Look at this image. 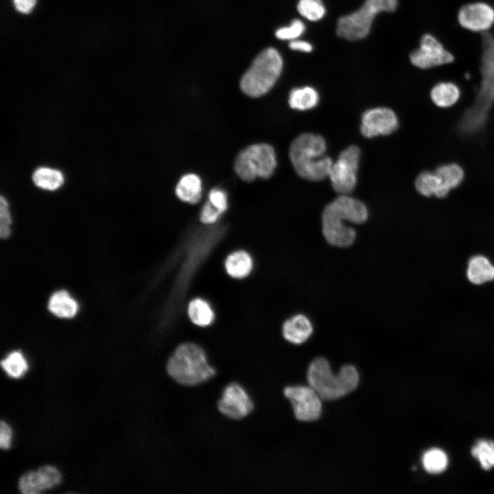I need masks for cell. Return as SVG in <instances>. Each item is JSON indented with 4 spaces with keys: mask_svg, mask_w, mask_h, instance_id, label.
Wrapping results in <instances>:
<instances>
[{
    "mask_svg": "<svg viewBox=\"0 0 494 494\" xmlns=\"http://www.w3.org/2000/svg\"><path fill=\"white\" fill-rule=\"evenodd\" d=\"M11 217L8 204L5 199L0 198V236L3 239L8 238L10 235Z\"/></svg>",
    "mask_w": 494,
    "mask_h": 494,
    "instance_id": "1f68e13d",
    "label": "cell"
},
{
    "mask_svg": "<svg viewBox=\"0 0 494 494\" xmlns=\"http://www.w3.org/2000/svg\"><path fill=\"white\" fill-rule=\"evenodd\" d=\"M411 63L420 69H427L445 65L454 60V55L432 34H424L419 47L410 55Z\"/></svg>",
    "mask_w": 494,
    "mask_h": 494,
    "instance_id": "30bf717a",
    "label": "cell"
},
{
    "mask_svg": "<svg viewBox=\"0 0 494 494\" xmlns=\"http://www.w3.org/2000/svg\"><path fill=\"white\" fill-rule=\"evenodd\" d=\"M434 172L440 178L443 185L449 191L457 187L464 178L463 169L456 163L440 165Z\"/></svg>",
    "mask_w": 494,
    "mask_h": 494,
    "instance_id": "4316f807",
    "label": "cell"
},
{
    "mask_svg": "<svg viewBox=\"0 0 494 494\" xmlns=\"http://www.w3.org/2000/svg\"><path fill=\"white\" fill-rule=\"evenodd\" d=\"M276 166V154L272 147L259 143L247 147L238 154L234 169L242 180L250 182L256 178H270Z\"/></svg>",
    "mask_w": 494,
    "mask_h": 494,
    "instance_id": "ba28073f",
    "label": "cell"
},
{
    "mask_svg": "<svg viewBox=\"0 0 494 494\" xmlns=\"http://www.w3.org/2000/svg\"><path fill=\"white\" fill-rule=\"evenodd\" d=\"M415 187L419 193L427 197L434 195L445 198L450 191L443 185L438 176L430 172H423L417 176Z\"/></svg>",
    "mask_w": 494,
    "mask_h": 494,
    "instance_id": "d6986e66",
    "label": "cell"
},
{
    "mask_svg": "<svg viewBox=\"0 0 494 494\" xmlns=\"http://www.w3.org/2000/svg\"><path fill=\"white\" fill-rule=\"evenodd\" d=\"M167 370L178 383L191 386L209 380L215 373L203 349L192 342L183 343L176 349L167 362Z\"/></svg>",
    "mask_w": 494,
    "mask_h": 494,
    "instance_id": "5b68a950",
    "label": "cell"
},
{
    "mask_svg": "<svg viewBox=\"0 0 494 494\" xmlns=\"http://www.w3.org/2000/svg\"><path fill=\"white\" fill-rule=\"evenodd\" d=\"M187 314L191 322L198 327H207L214 320V312L209 304L204 299L196 298L187 307Z\"/></svg>",
    "mask_w": 494,
    "mask_h": 494,
    "instance_id": "cb8c5ba5",
    "label": "cell"
},
{
    "mask_svg": "<svg viewBox=\"0 0 494 494\" xmlns=\"http://www.w3.org/2000/svg\"><path fill=\"white\" fill-rule=\"evenodd\" d=\"M360 150L356 145L344 149L331 167L329 177L333 189L341 194H349L357 184Z\"/></svg>",
    "mask_w": 494,
    "mask_h": 494,
    "instance_id": "9c48e42d",
    "label": "cell"
},
{
    "mask_svg": "<svg viewBox=\"0 0 494 494\" xmlns=\"http://www.w3.org/2000/svg\"><path fill=\"white\" fill-rule=\"evenodd\" d=\"M398 125L397 117L392 110L385 107L375 108L362 115L360 131L367 138L388 135L396 130Z\"/></svg>",
    "mask_w": 494,
    "mask_h": 494,
    "instance_id": "5bb4252c",
    "label": "cell"
},
{
    "mask_svg": "<svg viewBox=\"0 0 494 494\" xmlns=\"http://www.w3.org/2000/svg\"><path fill=\"white\" fill-rule=\"evenodd\" d=\"M325 139L313 133H303L292 143L289 155L298 176L311 181L329 177L333 160L325 155Z\"/></svg>",
    "mask_w": 494,
    "mask_h": 494,
    "instance_id": "3957f363",
    "label": "cell"
},
{
    "mask_svg": "<svg viewBox=\"0 0 494 494\" xmlns=\"http://www.w3.org/2000/svg\"><path fill=\"white\" fill-rule=\"evenodd\" d=\"M398 0H365L355 12L342 16L337 23L338 36L349 40L365 38L370 32L375 16L381 12H393Z\"/></svg>",
    "mask_w": 494,
    "mask_h": 494,
    "instance_id": "52a82bcc",
    "label": "cell"
},
{
    "mask_svg": "<svg viewBox=\"0 0 494 494\" xmlns=\"http://www.w3.org/2000/svg\"><path fill=\"white\" fill-rule=\"evenodd\" d=\"M282 68L283 60L276 49L263 50L243 75L240 82L242 91L252 97L266 94L277 82Z\"/></svg>",
    "mask_w": 494,
    "mask_h": 494,
    "instance_id": "8992f818",
    "label": "cell"
},
{
    "mask_svg": "<svg viewBox=\"0 0 494 494\" xmlns=\"http://www.w3.org/2000/svg\"><path fill=\"white\" fill-rule=\"evenodd\" d=\"M209 201L222 214L227 209V196L224 191L221 189L214 188L209 192Z\"/></svg>",
    "mask_w": 494,
    "mask_h": 494,
    "instance_id": "d6a6232c",
    "label": "cell"
},
{
    "mask_svg": "<svg viewBox=\"0 0 494 494\" xmlns=\"http://www.w3.org/2000/svg\"><path fill=\"white\" fill-rule=\"evenodd\" d=\"M12 431L8 424L3 421L0 423V446L3 449L11 445Z\"/></svg>",
    "mask_w": 494,
    "mask_h": 494,
    "instance_id": "e575fe53",
    "label": "cell"
},
{
    "mask_svg": "<svg viewBox=\"0 0 494 494\" xmlns=\"http://www.w3.org/2000/svg\"><path fill=\"white\" fill-rule=\"evenodd\" d=\"M253 406V402L246 390L237 383L228 384L218 401L220 412L233 419L244 418L252 412Z\"/></svg>",
    "mask_w": 494,
    "mask_h": 494,
    "instance_id": "4fadbf2b",
    "label": "cell"
},
{
    "mask_svg": "<svg viewBox=\"0 0 494 494\" xmlns=\"http://www.w3.org/2000/svg\"><path fill=\"white\" fill-rule=\"evenodd\" d=\"M305 30V25L299 19H294L289 26L283 27L276 31V36L281 40H294L300 37Z\"/></svg>",
    "mask_w": 494,
    "mask_h": 494,
    "instance_id": "4dcf8cb0",
    "label": "cell"
},
{
    "mask_svg": "<svg viewBox=\"0 0 494 494\" xmlns=\"http://www.w3.org/2000/svg\"><path fill=\"white\" fill-rule=\"evenodd\" d=\"M252 266L251 256L244 250L233 252L226 257L224 262L226 273L234 279L247 277L250 273Z\"/></svg>",
    "mask_w": 494,
    "mask_h": 494,
    "instance_id": "e0dca14e",
    "label": "cell"
},
{
    "mask_svg": "<svg viewBox=\"0 0 494 494\" xmlns=\"http://www.w3.org/2000/svg\"><path fill=\"white\" fill-rule=\"evenodd\" d=\"M49 310L60 318H72L78 310L77 302L64 290L54 292L50 297Z\"/></svg>",
    "mask_w": 494,
    "mask_h": 494,
    "instance_id": "44dd1931",
    "label": "cell"
},
{
    "mask_svg": "<svg viewBox=\"0 0 494 494\" xmlns=\"http://www.w3.org/2000/svg\"><path fill=\"white\" fill-rule=\"evenodd\" d=\"M60 482L59 471L54 467L46 465L22 475L19 482V489L24 494H37L56 486Z\"/></svg>",
    "mask_w": 494,
    "mask_h": 494,
    "instance_id": "9a60e30c",
    "label": "cell"
},
{
    "mask_svg": "<svg viewBox=\"0 0 494 494\" xmlns=\"http://www.w3.org/2000/svg\"><path fill=\"white\" fill-rule=\"evenodd\" d=\"M202 182L193 174L184 175L176 187V195L182 201L190 204L198 202L202 196Z\"/></svg>",
    "mask_w": 494,
    "mask_h": 494,
    "instance_id": "ac0fdd59",
    "label": "cell"
},
{
    "mask_svg": "<svg viewBox=\"0 0 494 494\" xmlns=\"http://www.w3.org/2000/svg\"><path fill=\"white\" fill-rule=\"evenodd\" d=\"M457 19L463 28L483 34L494 24V8L482 1L469 3L459 9Z\"/></svg>",
    "mask_w": 494,
    "mask_h": 494,
    "instance_id": "7c38bea8",
    "label": "cell"
},
{
    "mask_svg": "<svg viewBox=\"0 0 494 494\" xmlns=\"http://www.w3.org/2000/svg\"><path fill=\"white\" fill-rule=\"evenodd\" d=\"M36 1L37 0H12L16 10L22 14L31 12Z\"/></svg>",
    "mask_w": 494,
    "mask_h": 494,
    "instance_id": "d590c367",
    "label": "cell"
},
{
    "mask_svg": "<svg viewBox=\"0 0 494 494\" xmlns=\"http://www.w3.org/2000/svg\"><path fill=\"white\" fill-rule=\"evenodd\" d=\"M297 9L302 16L311 21H319L326 12L321 0H299Z\"/></svg>",
    "mask_w": 494,
    "mask_h": 494,
    "instance_id": "f546056e",
    "label": "cell"
},
{
    "mask_svg": "<svg viewBox=\"0 0 494 494\" xmlns=\"http://www.w3.org/2000/svg\"><path fill=\"white\" fill-rule=\"evenodd\" d=\"M222 213L213 204L208 201L206 202L201 211L200 220L205 224L215 223Z\"/></svg>",
    "mask_w": 494,
    "mask_h": 494,
    "instance_id": "836d02e7",
    "label": "cell"
},
{
    "mask_svg": "<svg viewBox=\"0 0 494 494\" xmlns=\"http://www.w3.org/2000/svg\"><path fill=\"white\" fill-rule=\"evenodd\" d=\"M460 96L459 87L451 82H439L432 89L430 92L433 102L442 108L453 106L459 99Z\"/></svg>",
    "mask_w": 494,
    "mask_h": 494,
    "instance_id": "7402d4cb",
    "label": "cell"
},
{
    "mask_svg": "<svg viewBox=\"0 0 494 494\" xmlns=\"http://www.w3.org/2000/svg\"><path fill=\"white\" fill-rule=\"evenodd\" d=\"M319 102L317 91L310 86L292 89L289 95L290 106L296 110H306L314 108Z\"/></svg>",
    "mask_w": 494,
    "mask_h": 494,
    "instance_id": "603a6c76",
    "label": "cell"
},
{
    "mask_svg": "<svg viewBox=\"0 0 494 494\" xmlns=\"http://www.w3.org/2000/svg\"><path fill=\"white\" fill-rule=\"evenodd\" d=\"M368 216V209L362 202L348 194H341L323 209L322 232L325 240L336 247L351 246L355 240L356 232L343 221L362 224Z\"/></svg>",
    "mask_w": 494,
    "mask_h": 494,
    "instance_id": "6da1fadb",
    "label": "cell"
},
{
    "mask_svg": "<svg viewBox=\"0 0 494 494\" xmlns=\"http://www.w3.org/2000/svg\"><path fill=\"white\" fill-rule=\"evenodd\" d=\"M481 83L473 105L463 115L459 124L461 132L471 134L482 128L494 103V36L482 34L480 58Z\"/></svg>",
    "mask_w": 494,
    "mask_h": 494,
    "instance_id": "7a4b0ae2",
    "label": "cell"
},
{
    "mask_svg": "<svg viewBox=\"0 0 494 494\" xmlns=\"http://www.w3.org/2000/svg\"><path fill=\"white\" fill-rule=\"evenodd\" d=\"M467 277L473 284L480 285L494 279V266L485 257H472L468 263Z\"/></svg>",
    "mask_w": 494,
    "mask_h": 494,
    "instance_id": "ffe728a7",
    "label": "cell"
},
{
    "mask_svg": "<svg viewBox=\"0 0 494 494\" xmlns=\"http://www.w3.org/2000/svg\"><path fill=\"white\" fill-rule=\"evenodd\" d=\"M1 364L8 375L14 378L21 377L28 369L27 362L19 351L10 353Z\"/></svg>",
    "mask_w": 494,
    "mask_h": 494,
    "instance_id": "f1b7e54d",
    "label": "cell"
},
{
    "mask_svg": "<svg viewBox=\"0 0 494 494\" xmlns=\"http://www.w3.org/2000/svg\"><path fill=\"white\" fill-rule=\"evenodd\" d=\"M313 326L310 320L304 314H296L285 321L282 327V333L288 342L301 344L311 336Z\"/></svg>",
    "mask_w": 494,
    "mask_h": 494,
    "instance_id": "2e32d148",
    "label": "cell"
},
{
    "mask_svg": "<svg viewBox=\"0 0 494 494\" xmlns=\"http://www.w3.org/2000/svg\"><path fill=\"white\" fill-rule=\"evenodd\" d=\"M472 456L476 458L482 468L486 471L494 467V442L482 439L477 441L471 449Z\"/></svg>",
    "mask_w": 494,
    "mask_h": 494,
    "instance_id": "83f0119b",
    "label": "cell"
},
{
    "mask_svg": "<svg viewBox=\"0 0 494 494\" xmlns=\"http://www.w3.org/2000/svg\"><path fill=\"white\" fill-rule=\"evenodd\" d=\"M422 463L427 473L437 474L446 469L448 458L443 450L432 448L424 453L422 457Z\"/></svg>",
    "mask_w": 494,
    "mask_h": 494,
    "instance_id": "484cf974",
    "label": "cell"
},
{
    "mask_svg": "<svg viewBox=\"0 0 494 494\" xmlns=\"http://www.w3.org/2000/svg\"><path fill=\"white\" fill-rule=\"evenodd\" d=\"M284 395L292 403L298 420L312 421L320 417L322 399L309 385L287 386L284 389Z\"/></svg>",
    "mask_w": 494,
    "mask_h": 494,
    "instance_id": "8fae6325",
    "label": "cell"
},
{
    "mask_svg": "<svg viewBox=\"0 0 494 494\" xmlns=\"http://www.w3.org/2000/svg\"><path fill=\"white\" fill-rule=\"evenodd\" d=\"M359 379V374L353 365H344L337 375H333L329 362L321 357L314 359L307 370L309 385L325 400L345 396L356 388Z\"/></svg>",
    "mask_w": 494,
    "mask_h": 494,
    "instance_id": "277c9868",
    "label": "cell"
},
{
    "mask_svg": "<svg viewBox=\"0 0 494 494\" xmlns=\"http://www.w3.org/2000/svg\"><path fill=\"white\" fill-rule=\"evenodd\" d=\"M32 178L36 186L48 190L58 189L64 181L60 172L45 167L39 168L35 171Z\"/></svg>",
    "mask_w": 494,
    "mask_h": 494,
    "instance_id": "d4e9b609",
    "label": "cell"
},
{
    "mask_svg": "<svg viewBox=\"0 0 494 494\" xmlns=\"http://www.w3.org/2000/svg\"><path fill=\"white\" fill-rule=\"evenodd\" d=\"M289 47L292 50L305 53L310 52L313 49V47L310 43L297 39L290 41Z\"/></svg>",
    "mask_w": 494,
    "mask_h": 494,
    "instance_id": "8d00e7d4",
    "label": "cell"
}]
</instances>
